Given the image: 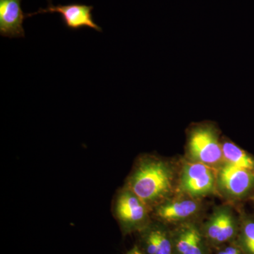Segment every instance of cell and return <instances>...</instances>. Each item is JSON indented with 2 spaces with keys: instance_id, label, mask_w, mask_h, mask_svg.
<instances>
[{
  "instance_id": "1",
  "label": "cell",
  "mask_w": 254,
  "mask_h": 254,
  "mask_svg": "<svg viewBox=\"0 0 254 254\" xmlns=\"http://www.w3.org/2000/svg\"><path fill=\"white\" fill-rule=\"evenodd\" d=\"M180 168L173 160L150 153L141 154L135 160L124 185L152 210L176 193Z\"/></svg>"
},
{
  "instance_id": "2",
  "label": "cell",
  "mask_w": 254,
  "mask_h": 254,
  "mask_svg": "<svg viewBox=\"0 0 254 254\" xmlns=\"http://www.w3.org/2000/svg\"><path fill=\"white\" fill-rule=\"evenodd\" d=\"M186 158L218 169L225 161L220 130L210 121L192 123L187 128Z\"/></svg>"
},
{
  "instance_id": "3",
  "label": "cell",
  "mask_w": 254,
  "mask_h": 254,
  "mask_svg": "<svg viewBox=\"0 0 254 254\" xmlns=\"http://www.w3.org/2000/svg\"><path fill=\"white\" fill-rule=\"evenodd\" d=\"M112 213L124 235L140 232L153 220L151 209L125 185L114 195Z\"/></svg>"
},
{
  "instance_id": "4",
  "label": "cell",
  "mask_w": 254,
  "mask_h": 254,
  "mask_svg": "<svg viewBox=\"0 0 254 254\" xmlns=\"http://www.w3.org/2000/svg\"><path fill=\"white\" fill-rule=\"evenodd\" d=\"M180 164L177 192L201 199L218 194L216 169L187 159Z\"/></svg>"
},
{
  "instance_id": "5",
  "label": "cell",
  "mask_w": 254,
  "mask_h": 254,
  "mask_svg": "<svg viewBox=\"0 0 254 254\" xmlns=\"http://www.w3.org/2000/svg\"><path fill=\"white\" fill-rule=\"evenodd\" d=\"M204 210L201 198L176 192L152 208L151 215L153 220L168 226H175L185 222L198 221Z\"/></svg>"
},
{
  "instance_id": "6",
  "label": "cell",
  "mask_w": 254,
  "mask_h": 254,
  "mask_svg": "<svg viewBox=\"0 0 254 254\" xmlns=\"http://www.w3.org/2000/svg\"><path fill=\"white\" fill-rule=\"evenodd\" d=\"M240 225V215H237L233 207L222 204L213 209L200 228L208 245L219 247L235 242Z\"/></svg>"
},
{
  "instance_id": "7",
  "label": "cell",
  "mask_w": 254,
  "mask_h": 254,
  "mask_svg": "<svg viewBox=\"0 0 254 254\" xmlns=\"http://www.w3.org/2000/svg\"><path fill=\"white\" fill-rule=\"evenodd\" d=\"M217 191L229 201L247 198L254 191V173L224 161L217 169Z\"/></svg>"
},
{
  "instance_id": "8",
  "label": "cell",
  "mask_w": 254,
  "mask_h": 254,
  "mask_svg": "<svg viewBox=\"0 0 254 254\" xmlns=\"http://www.w3.org/2000/svg\"><path fill=\"white\" fill-rule=\"evenodd\" d=\"M93 6L88 5L73 3L65 5L55 6L50 2L46 9H40L36 12L26 14V17L46 13H59L62 16L64 24L68 29L78 31L82 28H91L95 31L102 32L101 27L95 23L92 15Z\"/></svg>"
},
{
  "instance_id": "9",
  "label": "cell",
  "mask_w": 254,
  "mask_h": 254,
  "mask_svg": "<svg viewBox=\"0 0 254 254\" xmlns=\"http://www.w3.org/2000/svg\"><path fill=\"white\" fill-rule=\"evenodd\" d=\"M174 254H208V244L198 221L185 222L171 230Z\"/></svg>"
},
{
  "instance_id": "10",
  "label": "cell",
  "mask_w": 254,
  "mask_h": 254,
  "mask_svg": "<svg viewBox=\"0 0 254 254\" xmlns=\"http://www.w3.org/2000/svg\"><path fill=\"white\" fill-rule=\"evenodd\" d=\"M141 234L142 252L145 254H174L171 230L168 225L152 220Z\"/></svg>"
},
{
  "instance_id": "11",
  "label": "cell",
  "mask_w": 254,
  "mask_h": 254,
  "mask_svg": "<svg viewBox=\"0 0 254 254\" xmlns=\"http://www.w3.org/2000/svg\"><path fill=\"white\" fill-rule=\"evenodd\" d=\"M21 0H0V35L5 38H24L23 23L26 18Z\"/></svg>"
},
{
  "instance_id": "12",
  "label": "cell",
  "mask_w": 254,
  "mask_h": 254,
  "mask_svg": "<svg viewBox=\"0 0 254 254\" xmlns=\"http://www.w3.org/2000/svg\"><path fill=\"white\" fill-rule=\"evenodd\" d=\"M224 159L227 163L254 173V158L227 138H222Z\"/></svg>"
},
{
  "instance_id": "13",
  "label": "cell",
  "mask_w": 254,
  "mask_h": 254,
  "mask_svg": "<svg viewBox=\"0 0 254 254\" xmlns=\"http://www.w3.org/2000/svg\"><path fill=\"white\" fill-rule=\"evenodd\" d=\"M240 225L233 242L244 254H254V220L245 213L240 214Z\"/></svg>"
},
{
  "instance_id": "14",
  "label": "cell",
  "mask_w": 254,
  "mask_h": 254,
  "mask_svg": "<svg viewBox=\"0 0 254 254\" xmlns=\"http://www.w3.org/2000/svg\"><path fill=\"white\" fill-rule=\"evenodd\" d=\"M127 254H145L143 253V252H142L141 249L139 248V247H137V246H135V247H133V248L131 249V250H130L128 251V252H127Z\"/></svg>"
},
{
  "instance_id": "15",
  "label": "cell",
  "mask_w": 254,
  "mask_h": 254,
  "mask_svg": "<svg viewBox=\"0 0 254 254\" xmlns=\"http://www.w3.org/2000/svg\"><path fill=\"white\" fill-rule=\"evenodd\" d=\"M217 254H227L226 252H224L223 250H220V252H218Z\"/></svg>"
}]
</instances>
